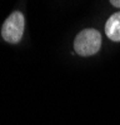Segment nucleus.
I'll return each instance as SVG.
<instances>
[{
	"instance_id": "nucleus-1",
	"label": "nucleus",
	"mask_w": 120,
	"mask_h": 125,
	"mask_svg": "<svg viewBox=\"0 0 120 125\" xmlns=\"http://www.w3.org/2000/svg\"><path fill=\"white\" fill-rule=\"evenodd\" d=\"M101 48V35L96 29H84L74 40V50L80 56H91Z\"/></svg>"
},
{
	"instance_id": "nucleus-2",
	"label": "nucleus",
	"mask_w": 120,
	"mask_h": 125,
	"mask_svg": "<svg viewBox=\"0 0 120 125\" xmlns=\"http://www.w3.org/2000/svg\"><path fill=\"white\" fill-rule=\"evenodd\" d=\"M25 28V19L20 11H14L10 14L3 24L1 36L9 44H18L23 38Z\"/></svg>"
},
{
	"instance_id": "nucleus-3",
	"label": "nucleus",
	"mask_w": 120,
	"mask_h": 125,
	"mask_svg": "<svg viewBox=\"0 0 120 125\" xmlns=\"http://www.w3.org/2000/svg\"><path fill=\"white\" fill-rule=\"evenodd\" d=\"M105 34L113 41H120V11L113 14L105 24Z\"/></svg>"
},
{
	"instance_id": "nucleus-4",
	"label": "nucleus",
	"mask_w": 120,
	"mask_h": 125,
	"mask_svg": "<svg viewBox=\"0 0 120 125\" xmlns=\"http://www.w3.org/2000/svg\"><path fill=\"white\" fill-rule=\"evenodd\" d=\"M110 4H113L115 8H120V0H110Z\"/></svg>"
}]
</instances>
